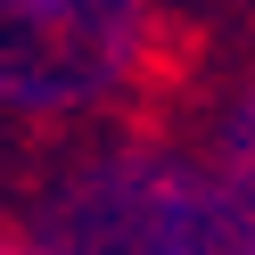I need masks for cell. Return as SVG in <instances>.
<instances>
[{
  "mask_svg": "<svg viewBox=\"0 0 255 255\" xmlns=\"http://www.w3.org/2000/svg\"><path fill=\"white\" fill-rule=\"evenodd\" d=\"M0 255H41V247H33V239H0Z\"/></svg>",
  "mask_w": 255,
  "mask_h": 255,
  "instance_id": "277c9868",
  "label": "cell"
},
{
  "mask_svg": "<svg viewBox=\"0 0 255 255\" xmlns=\"http://www.w3.org/2000/svg\"><path fill=\"white\" fill-rule=\"evenodd\" d=\"M148 0H0V107L8 116H91L140 74Z\"/></svg>",
  "mask_w": 255,
  "mask_h": 255,
  "instance_id": "7a4b0ae2",
  "label": "cell"
},
{
  "mask_svg": "<svg viewBox=\"0 0 255 255\" xmlns=\"http://www.w3.org/2000/svg\"><path fill=\"white\" fill-rule=\"evenodd\" d=\"M206 173H214L222 206H231L239 239H247V255H255V74L239 83V99L222 107V124H214V156H206Z\"/></svg>",
  "mask_w": 255,
  "mask_h": 255,
  "instance_id": "3957f363",
  "label": "cell"
},
{
  "mask_svg": "<svg viewBox=\"0 0 255 255\" xmlns=\"http://www.w3.org/2000/svg\"><path fill=\"white\" fill-rule=\"evenodd\" d=\"M41 255H247L214 173L156 140L74 156L33 214Z\"/></svg>",
  "mask_w": 255,
  "mask_h": 255,
  "instance_id": "6da1fadb",
  "label": "cell"
}]
</instances>
